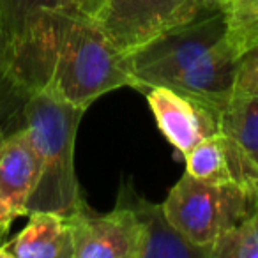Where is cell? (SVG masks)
<instances>
[{
	"mask_svg": "<svg viewBox=\"0 0 258 258\" xmlns=\"http://www.w3.org/2000/svg\"><path fill=\"white\" fill-rule=\"evenodd\" d=\"M133 89L168 87L214 106L233 96L239 50L230 36L228 13L212 6L125 55Z\"/></svg>",
	"mask_w": 258,
	"mask_h": 258,
	"instance_id": "7a4b0ae2",
	"label": "cell"
},
{
	"mask_svg": "<svg viewBox=\"0 0 258 258\" xmlns=\"http://www.w3.org/2000/svg\"><path fill=\"white\" fill-rule=\"evenodd\" d=\"M73 258H138L140 233L133 212L118 204L106 214L92 211L85 200L66 216Z\"/></svg>",
	"mask_w": 258,
	"mask_h": 258,
	"instance_id": "8992f818",
	"label": "cell"
},
{
	"mask_svg": "<svg viewBox=\"0 0 258 258\" xmlns=\"http://www.w3.org/2000/svg\"><path fill=\"white\" fill-rule=\"evenodd\" d=\"M39 179V163L25 127H18L0 142V240L13 223L29 216V202Z\"/></svg>",
	"mask_w": 258,
	"mask_h": 258,
	"instance_id": "ba28073f",
	"label": "cell"
},
{
	"mask_svg": "<svg viewBox=\"0 0 258 258\" xmlns=\"http://www.w3.org/2000/svg\"><path fill=\"white\" fill-rule=\"evenodd\" d=\"M66 8V0H0V29L11 60L22 51L48 11Z\"/></svg>",
	"mask_w": 258,
	"mask_h": 258,
	"instance_id": "7c38bea8",
	"label": "cell"
},
{
	"mask_svg": "<svg viewBox=\"0 0 258 258\" xmlns=\"http://www.w3.org/2000/svg\"><path fill=\"white\" fill-rule=\"evenodd\" d=\"M256 13H258V11H256Z\"/></svg>",
	"mask_w": 258,
	"mask_h": 258,
	"instance_id": "44dd1931",
	"label": "cell"
},
{
	"mask_svg": "<svg viewBox=\"0 0 258 258\" xmlns=\"http://www.w3.org/2000/svg\"><path fill=\"white\" fill-rule=\"evenodd\" d=\"M211 258H258V207L216 239Z\"/></svg>",
	"mask_w": 258,
	"mask_h": 258,
	"instance_id": "2e32d148",
	"label": "cell"
},
{
	"mask_svg": "<svg viewBox=\"0 0 258 258\" xmlns=\"http://www.w3.org/2000/svg\"><path fill=\"white\" fill-rule=\"evenodd\" d=\"M207 8H212L207 0H103L92 20L120 53L129 55Z\"/></svg>",
	"mask_w": 258,
	"mask_h": 258,
	"instance_id": "5b68a950",
	"label": "cell"
},
{
	"mask_svg": "<svg viewBox=\"0 0 258 258\" xmlns=\"http://www.w3.org/2000/svg\"><path fill=\"white\" fill-rule=\"evenodd\" d=\"M219 129L258 173V96H232L219 111Z\"/></svg>",
	"mask_w": 258,
	"mask_h": 258,
	"instance_id": "4fadbf2b",
	"label": "cell"
},
{
	"mask_svg": "<svg viewBox=\"0 0 258 258\" xmlns=\"http://www.w3.org/2000/svg\"><path fill=\"white\" fill-rule=\"evenodd\" d=\"M103 0H66V11L92 18Z\"/></svg>",
	"mask_w": 258,
	"mask_h": 258,
	"instance_id": "ac0fdd59",
	"label": "cell"
},
{
	"mask_svg": "<svg viewBox=\"0 0 258 258\" xmlns=\"http://www.w3.org/2000/svg\"><path fill=\"white\" fill-rule=\"evenodd\" d=\"M27 96L29 92L23 89L16 76L8 43L0 29V124L4 127L6 135L23 127L22 111Z\"/></svg>",
	"mask_w": 258,
	"mask_h": 258,
	"instance_id": "9a60e30c",
	"label": "cell"
},
{
	"mask_svg": "<svg viewBox=\"0 0 258 258\" xmlns=\"http://www.w3.org/2000/svg\"><path fill=\"white\" fill-rule=\"evenodd\" d=\"M13 68L27 92L50 90L82 110L103 94L135 87L125 55L92 18L66 9L48 11L41 18Z\"/></svg>",
	"mask_w": 258,
	"mask_h": 258,
	"instance_id": "6da1fadb",
	"label": "cell"
},
{
	"mask_svg": "<svg viewBox=\"0 0 258 258\" xmlns=\"http://www.w3.org/2000/svg\"><path fill=\"white\" fill-rule=\"evenodd\" d=\"M186 172L212 184H235L246 187L247 163L242 152L226 135L218 133L197 144L186 156Z\"/></svg>",
	"mask_w": 258,
	"mask_h": 258,
	"instance_id": "8fae6325",
	"label": "cell"
},
{
	"mask_svg": "<svg viewBox=\"0 0 258 258\" xmlns=\"http://www.w3.org/2000/svg\"><path fill=\"white\" fill-rule=\"evenodd\" d=\"M211 6H219V0H207Z\"/></svg>",
	"mask_w": 258,
	"mask_h": 258,
	"instance_id": "ffe728a7",
	"label": "cell"
},
{
	"mask_svg": "<svg viewBox=\"0 0 258 258\" xmlns=\"http://www.w3.org/2000/svg\"><path fill=\"white\" fill-rule=\"evenodd\" d=\"M0 258H73L71 233L66 216L29 212L25 228L0 246Z\"/></svg>",
	"mask_w": 258,
	"mask_h": 258,
	"instance_id": "30bf717a",
	"label": "cell"
},
{
	"mask_svg": "<svg viewBox=\"0 0 258 258\" xmlns=\"http://www.w3.org/2000/svg\"><path fill=\"white\" fill-rule=\"evenodd\" d=\"M219 8L230 16L251 15L258 11V0H219Z\"/></svg>",
	"mask_w": 258,
	"mask_h": 258,
	"instance_id": "e0dca14e",
	"label": "cell"
},
{
	"mask_svg": "<svg viewBox=\"0 0 258 258\" xmlns=\"http://www.w3.org/2000/svg\"><path fill=\"white\" fill-rule=\"evenodd\" d=\"M117 202L133 212L140 233L138 258H211L205 247L195 246L168 221L163 204H152L135 191L133 186L122 184Z\"/></svg>",
	"mask_w": 258,
	"mask_h": 258,
	"instance_id": "9c48e42d",
	"label": "cell"
},
{
	"mask_svg": "<svg viewBox=\"0 0 258 258\" xmlns=\"http://www.w3.org/2000/svg\"><path fill=\"white\" fill-rule=\"evenodd\" d=\"M258 207V198L235 184H212L184 173L163 209L168 221L195 246L211 253L219 235Z\"/></svg>",
	"mask_w": 258,
	"mask_h": 258,
	"instance_id": "277c9868",
	"label": "cell"
},
{
	"mask_svg": "<svg viewBox=\"0 0 258 258\" xmlns=\"http://www.w3.org/2000/svg\"><path fill=\"white\" fill-rule=\"evenodd\" d=\"M228 18L230 36L239 50L233 96H258V13Z\"/></svg>",
	"mask_w": 258,
	"mask_h": 258,
	"instance_id": "5bb4252c",
	"label": "cell"
},
{
	"mask_svg": "<svg viewBox=\"0 0 258 258\" xmlns=\"http://www.w3.org/2000/svg\"><path fill=\"white\" fill-rule=\"evenodd\" d=\"M140 92L147 97L159 131L182 156L202 140L221 133L219 111L202 99L161 85L144 87Z\"/></svg>",
	"mask_w": 258,
	"mask_h": 258,
	"instance_id": "52a82bcc",
	"label": "cell"
},
{
	"mask_svg": "<svg viewBox=\"0 0 258 258\" xmlns=\"http://www.w3.org/2000/svg\"><path fill=\"white\" fill-rule=\"evenodd\" d=\"M83 111L50 90H32L27 96L22 122L39 163V179L29 212L69 216L83 200L75 172V142Z\"/></svg>",
	"mask_w": 258,
	"mask_h": 258,
	"instance_id": "3957f363",
	"label": "cell"
},
{
	"mask_svg": "<svg viewBox=\"0 0 258 258\" xmlns=\"http://www.w3.org/2000/svg\"><path fill=\"white\" fill-rule=\"evenodd\" d=\"M4 137H6V131H4V127H2V124H0V142L4 140ZM0 246H2V240H0Z\"/></svg>",
	"mask_w": 258,
	"mask_h": 258,
	"instance_id": "d6986e66",
	"label": "cell"
}]
</instances>
